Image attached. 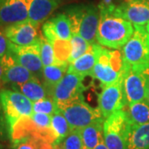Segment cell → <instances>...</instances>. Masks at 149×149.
I'll use <instances>...</instances> for the list:
<instances>
[{"instance_id": "1", "label": "cell", "mask_w": 149, "mask_h": 149, "mask_svg": "<svg viewBox=\"0 0 149 149\" xmlns=\"http://www.w3.org/2000/svg\"><path fill=\"white\" fill-rule=\"evenodd\" d=\"M100 10V22L96 34V42L102 47L120 50L132 37L133 23L125 19L113 0H102L97 6Z\"/></svg>"}, {"instance_id": "2", "label": "cell", "mask_w": 149, "mask_h": 149, "mask_svg": "<svg viewBox=\"0 0 149 149\" xmlns=\"http://www.w3.org/2000/svg\"><path fill=\"white\" fill-rule=\"evenodd\" d=\"M127 65L122 52L103 47L91 76L99 80L103 86L111 85L123 80Z\"/></svg>"}, {"instance_id": "3", "label": "cell", "mask_w": 149, "mask_h": 149, "mask_svg": "<svg viewBox=\"0 0 149 149\" xmlns=\"http://www.w3.org/2000/svg\"><path fill=\"white\" fill-rule=\"evenodd\" d=\"M149 87V63H128L123 78V91L127 104L147 100Z\"/></svg>"}, {"instance_id": "4", "label": "cell", "mask_w": 149, "mask_h": 149, "mask_svg": "<svg viewBox=\"0 0 149 149\" xmlns=\"http://www.w3.org/2000/svg\"><path fill=\"white\" fill-rule=\"evenodd\" d=\"M131 123L124 109L113 113L104 122V140L109 149H128Z\"/></svg>"}, {"instance_id": "5", "label": "cell", "mask_w": 149, "mask_h": 149, "mask_svg": "<svg viewBox=\"0 0 149 149\" xmlns=\"http://www.w3.org/2000/svg\"><path fill=\"white\" fill-rule=\"evenodd\" d=\"M69 123L71 129H82L95 122L104 118L99 109H94L85 103L84 98H80L65 104L57 106Z\"/></svg>"}, {"instance_id": "6", "label": "cell", "mask_w": 149, "mask_h": 149, "mask_svg": "<svg viewBox=\"0 0 149 149\" xmlns=\"http://www.w3.org/2000/svg\"><path fill=\"white\" fill-rule=\"evenodd\" d=\"M0 102L9 128L21 118L29 117L33 113V102L17 91H2Z\"/></svg>"}, {"instance_id": "7", "label": "cell", "mask_w": 149, "mask_h": 149, "mask_svg": "<svg viewBox=\"0 0 149 149\" xmlns=\"http://www.w3.org/2000/svg\"><path fill=\"white\" fill-rule=\"evenodd\" d=\"M125 61L130 65L149 63V34L146 27L134 26V32L122 47Z\"/></svg>"}, {"instance_id": "8", "label": "cell", "mask_w": 149, "mask_h": 149, "mask_svg": "<svg viewBox=\"0 0 149 149\" xmlns=\"http://www.w3.org/2000/svg\"><path fill=\"white\" fill-rule=\"evenodd\" d=\"M84 79L85 77L80 74L67 71L64 77L54 87L51 94V97H52L56 105L65 104L74 100L83 98Z\"/></svg>"}, {"instance_id": "9", "label": "cell", "mask_w": 149, "mask_h": 149, "mask_svg": "<svg viewBox=\"0 0 149 149\" xmlns=\"http://www.w3.org/2000/svg\"><path fill=\"white\" fill-rule=\"evenodd\" d=\"M98 109L104 119L113 113L124 109L127 105L123 91V80L111 85L103 86L99 95Z\"/></svg>"}, {"instance_id": "10", "label": "cell", "mask_w": 149, "mask_h": 149, "mask_svg": "<svg viewBox=\"0 0 149 149\" xmlns=\"http://www.w3.org/2000/svg\"><path fill=\"white\" fill-rule=\"evenodd\" d=\"M9 52L15 57L17 61L29 70L39 79L43 76L42 61L40 56L39 40L36 43L28 46H17L10 42Z\"/></svg>"}, {"instance_id": "11", "label": "cell", "mask_w": 149, "mask_h": 149, "mask_svg": "<svg viewBox=\"0 0 149 149\" xmlns=\"http://www.w3.org/2000/svg\"><path fill=\"white\" fill-rule=\"evenodd\" d=\"M37 29V26L26 20L7 26L4 33L9 42L23 47L38 42L40 35L38 34Z\"/></svg>"}, {"instance_id": "12", "label": "cell", "mask_w": 149, "mask_h": 149, "mask_svg": "<svg viewBox=\"0 0 149 149\" xmlns=\"http://www.w3.org/2000/svg\"><path fill=\"white\" fill-rule=\"evenodd\" d=\"M0 62L3 70V82L22 84L37 78L29 70L19 64L10 52L0 58Z\"/></svg>"}, {"instance_id": "13", "label": "cell", "mask_w": 149, "mask_h": 149, "mask_svg": "<svg viewBox=\"0 0 149 149\" xmlns=\"http://www.w3.org/2000/svg\"><path fill=\"white\" fill-rule=\"evenodd\" d=\"M118 10L133 26L145 27L149 22V0H123Z\"/></svg>"}, {"instance_id": "14", "label": "cell", "mask_w": 149, "mask_h": 149, "mask_svg": "<svg viewBox=\"0 0 149 149\" xmlns=\"http://www.w3.org/2000/svg\"><path fill=\"white\" fill-rule=\"evenodd\" d=\"M32 0H5L0 7V24L11 25L27 20Z\"/></svg>"}, {"instance_id": "15", "label": "cell", "mask_w": 149, "mask_h": 149, "mask_svg": "<svg viewBox=\"0 0 149 149\" xmlns=\"http://www.w3.org/2000/svg\"><path fill=\"white\" fill-rule=\"evenodd\" d=\"M102 49L103 47L99 43L91 44L90 49L85 53L70 63L67 71L80 74L83 77L91 75Z\"/></svg>"}, {"instance_id": "16", "label": "cell", "mask_w": 149, "mask_h": 149, "mask_svg": "<svg viewBox=\"0 0 149 149\" xmlns=\"http://www.w3.org/2000/svg\"><path fill=\"white\" fill-rule=\"evenodd\" d=\"M100 17V15L98 7L84 5L79 34L91 44L96 42V34L99 27Z\"/></svg>"}, {"instance_id": "17", "label": "cell", "mask_w": 149, "mask_h": 149, "mask_svg": "<svg viewBox=\"0 0 149 149\" xmlns=\"http://www.w3.org/2000/svg\"><path fill=\"white\" fill-rule=\"evenodd\" d=\"M60 2L61 0H32L27 21L39 27L58 8Z\"/></svg>"}, {"instance_id": "18", "label": "cell", "mask_w": 149, "mask_h": 149, "mask_svg": "<svg viewBox=\"0 0 149 149\" xmlns=\"http://www.w3.org/2000/svg\"><path fill=\"white\" fill-rule=\"evenodd\" d=\"M104 122L100 118L80 129L84 149H94L104 139Z\"/></svg>"}, {"instance_id": "19", "label": "cell", "mask_w": 149, "mask_h": 149, "mask_svg": "<svg viewBox=\"0 0 149 149\" xmlns=\"http://www.w3.org/2000/svg\"><path fill=\"white\" fill-rule=\"evenodd\" d=\"M128 149H149V123L131 124L128 137Z\"/></svg>"}, {"instance_id": "20", "label": "cell", "mask_w": 149, "mask_h": 149, "mask_svg": "<svg viewBox=\"0 0 149 149\" xmlns=\"http://www.w3.org/2000/svg\"><path fill=\"white\" fill-rule=\"evenodd\" d=\"M13 87L15 91L21 92L32 102L40 100L49 95L45 85L40 83L38 78L22 84H13Z\"/></svg>"}, {"instance_id": "21", "label": "cell", "mask_w": 149, "mask_h": 149, "mask_svg": "<svg viewBox=\"0 0 149 149\" xmlns=\"http://www.w3.org/2000/svg\"><path fill=\"white\" fill-rule=\"evenodd\" d=\"M124 109L131 124L139 125L149 123V103L147 100L127 104Z\"/></svg>"}, {"instance_id": "22", "label": "cell", "mask_w": 149, "mask_h": 149, "mask_svg": "<svg viewBox=\"0 0 149 149\" xmlns=\"http://www.w3.org/2000/svg\"><path fill=\"white\" fill-rule=\"evenodd\" d=\"M68 67V63H60L44 66L43 78L45 81V87L50 90L49 94H52L54 87L66 74Z\"/></svg>"}, {"instance_id": "23", "label": "cell", "mask_w": 149, "mask_h": 149, "mask_svg": "<svg viewBox=\"0 0 149 149\" xmlns=\"http://www.w3.org/2000/svg\"><path fill=\"white\" fill-rule=\"evenodd\" d=\"M49 21L51 22L54 32L59 39L70 41L72 37V32L69 18L65 13H59L56 16L51 18Z\"/></svg>"}, {"instance_id": "24", "label": "cell", "mask_w": 149, "mask_h": 149, "mask_svg": "<svg viewBox=\"0 0 149 149\" xmlns=\"http://www.w3.org/2000/svg\"><path fill=\"white\" fill-rule=\"evenodd\" d=\"M51 128L55 133L57 144H60L63 139L71 132V128L70 126L69 123L65 118L63 113L57 109L52 115V126Z\"/></svg>"}, {"instance_id": "25", "label": "cell", "mask_w": 149, "mask_h": 149, "mask_svg": "<svg viewBox=\"0 0 149 149\" xmlns=\"http://www.w3.org/2000/svg\"><path fill=\"white\" fill-rule=\"evenodd\" d=\"M39 44H40V56L42 61L43 66L60 64L56 57L52 44L44 37V35H40Z\"/></svg>"}, {"instance_id": "26", "label": "cell", "mask_w": 149, "mask_h": 149, "mask_svg": "<svg viewBox=\"0 0 149 149\" xmlns=\"http://www.w3.org/2000/svg\"><path fill=\"white\" fill-rule=\"evenodd\" d=\"M70 45L71 52L68 61L69 64L85 53L91 46V43L87 42L80 34H72V37L70 39Z\"/></svg>"}, {"instance_id": "27", "label": "cell", "mask_w": 149, "mask_h": 149, "mask_svg": "<svg viewBox=\"0 0 149 149\" xmlns=\"http://www.w3.org/2000/svg\"><path fill=\"white\" fill-rule=\"evenodd\" d=\"M61 149H84L80 129H73L61 143Z\"/></svg>"}, {"instance_id": "28", "label": "cell", "mask_w": 149, "mask_h": 149, "mask_svg": "<svg viewBox=\"0 0 149 149\" xmlns=\"http://www.w3.org/2000/svg\"><path fill=\"white\" fill-rule=\"evenodd\" d=\"M32 108H33L34 113H47L50 115H52L58 109L56 102L54 101L52 97L51 96H48L40 100L33 102Z\"/></svg>"}, {"instance_id": "29", "label": "cell", "mask_w": 149, "mask_h": 149, "mask_svg": "<svg viewBox=\"0 0 149 149\" xmlns=\"http://www.w3.org/2000/svg\"><path fill=\"white\" fill-rule=\"evenodd\" d=\"M47 143H50L47 140L37 138H27L18 140L13 143L14 149H42Z\"/></svg>"}, {"instance_id": "30", "label": "cell", "mask_w": 149, "mask_h": 149, "mask_svg": "<svg viewBox=\"0 0 149 149\" xmlns=\"http://www.w3.org/2000/svg\"><path fill=\"white\" fill-rule=\"evenodd\" d=\"M32 121L35 123L37 127L42 129L47 130L50 129L52 126V115L42 113H32L31 115Z\"/></svg>"}, {"instance_id": "31", "label": "cell", "mask_w": 149, "mask_h": 149, "mask_svg": "<svg viewBox=\"0 0 149 149\" xmlns=\"http://www.w3.org/2000/svg\"><path fill=\"white\" fill-rule=\"evenodd\" d=\"M10 42L6 37L5 33L0 31V58L9 52Z\"/></svg>"}, {"instance_id": "32", "label": "cell", "mask_w": 149, "mask_h": 149, "mask_svg": "<svg viewBox=\"0 0 149 149\" xmlns=\"http://www.w3.org/2000/svg\"><path fill=\"white\" fill-rule=\"evenodd\" d=\"M42 149H61V144H54L51 143H47L44 145Z\"/></svg>"}, {"instance_id": "33", "label": "cell", "mask_w": 149, "mask_h": 149, "mask_svg": "<svg viewBox=\"0 0 149 149\" xmlns=\"http://www.w3.org/2000/svg\"><path fill=\"white\" fill-rule=\"evenodd\" d=\"M94 149H109V148H108V147H107L106 144H105V143H104V140L103 139L101 142L98 144V145H97Z\"/></svg>"}, {"instance_id": "34", "label": "cell", "mask_w": 149, "mask_h": 149, "mask_svg": "<svg viewBox=\"0 0 149 149\" xmlns=\"http://www.w3.org/2000/svg\"><path fill=\"white\" fill-rule=\"evenodd\" d=\"M3 66L0 62V83L3 81Z\"/></svg>"}, {"instance_id": "35", "label": "cell", "mask_w": 149, "mask_h": 149, "mask_svg": "<svg viewBox=\"0 0 149 149\" xmlns=\"http://www.w3.org/2000/svg\"><path fill=\"white\" fill-rule=\"evenodd\" d=\"M145 27H146V30H147V32H148V34H149V22L145 26Z\"/></svg>"}, {"instance_id": "36", "label": "cell", "mask_w": 149, "mask_h": 149, "mask_svg": "<svg viewBox=\"0 0 149 149\" xmlns=\"http://www.w3.org/2000/svg\"><path fill=\"white\" fill-rule=\"evenodd\" d=\"M147 101L149 103V87L148 90V94H147Z\"/></svg>"}, {"instance_id": "37", "label": "cell", "mask_w": 149, "mask_h": 149, "mask_svg": "<svg viewBox=\"0 0 149 149\" xmlns=\"http://www.w3.org/2000/svg\"><path fill=\"white\" fill-rule=\"evenodd\" d=\"M5 0H0V7L2 6V4L3 3V2H4Z\"/></svg>"}, {"instance_id": "38", "label": "cell", "mask_w": 149, "mask_h": 149, "mask_svg": "<svg viewBox=\"0 0 149 149\" xmlns=\"http://www.w3.org/2000/svg\"><path fill=\"white\" fill-rule=\"evenodd\" d=\"M0 129H1V127H0Z\"/></svg>"}]
</instances>
